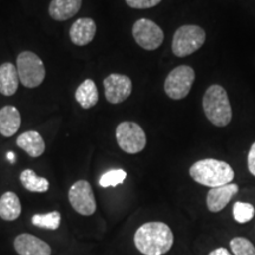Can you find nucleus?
Returning <instances> with one entry per match:
<instances>
[{"mask_svg": "<svg viewBox=\"0 0 255 255\" xmlns=\"http://www.w3.org/2000/svg\"><path fill=\"white\" fill-rule=\"evenodd\" d=\"M133 242L142 254L163 255L173 247L174 234L163 222H146L136 231Z\"/></svg>", "mask_w": 255, "mask_h": 255, "instance_id": "1", "label": "nucleus"}, {"mask_svg": "<svg viewBox=\"0 0 255 255\" xmlns=\"http://www.w3.org/2000/svg\"><path fill=\"white\" fill-rule=\"evenodd\" d=\"M189 175L194 181L202 186L216 188L229 184L235 174L227 162L215 158L200 159L191 165Z\"/></svg>", "mask_w": 255, "mask_h": 255, "instance_id": "2", "label": "nucleus"}, {"mask_svg": "<svg viewBox=\"0 0 255 255\" xmlns=\"http://www.w3.org/2000/svg\"><path fill=\"white\" fill-rule=\"evenodd\" d=\"M203 111L207 120L213 126L227 127L233 119L232 105L225 88L219 84H213L207 89L202 100Z\"/></svg>", "mask_w": 255, "mask_h": 255, "instance_id": "3", "label": "nucleus"}, {"mask_svg": "<svg viewBox=\"0 0 255 255\" xmlns=\"http://www.w3.org/2000/svg\"><path fill=\"white\" fill-rule=\"evenodd\" d=\"M206 41V32L197 25H183L178 27L173 37L171 50L176 57L193 55L202 47Z\"/></svg>", "mask_w": 255, "mask_h": 255, "instance_id": "4", "label": "nucleus"}, {"mask_svg": "<svg viewBox=\"0 0 255 255\" xmlns=\"http://www.w3.org/2000/svg\"><path fill=\"white\" fill-rule=\"evenodd\" d=\"M17 70L20 83L26 88L39 87L45 78L43 60L31 51H24L18 56Z\"/></svg>", "mask_w": 255, "mask_h": 255, "instance_id": "5", "label": "nucleus"}, {"mask_svg": "<svg viewBox=\"0 0 255 255\" xmlns=\"http://www.w3.org/2000/svg\"><path fill=\"white\" fill-rule=\"evenodd\" d=\"M195 82V71L188 65H180L169 72L164 82V91L169 98L180 101L186 98Z\"/></svg>", "mask_w": 255, "mask_h": 255, "instance_id": "6", "label": "nucleus"}, {"mask_svg": "<svg viewBox=\"0 0 255 255\" xmlns=\"http://www.w3.org/2000/svg\"><path fill=\"white\" fill-rule=\"evenodd\" d=\"M116 139L120 148L128 154H138L146 145L144 130L135 122H122L116 129Z\"/></svg>", "mask_w": 255, "mask_h": 255, "instance_id": "7", "label": "nucleus"}, {"mask_svg": "<svg viewBox=\"0 0 255 255\" xmlns=\"http://www.w3.org/2000/svg\"><path fill=\"white\" fill-rule=\"evenodd\" d=\"M133 39L142 49L148 51L157 50L164 40L162 28L150 19H138L132 26Z\"/></svg>", "mask_w": 255, "mask_h": 255, "instance_id": "8", "label": "nucleus"}, {"mask_svg": "<svg viewBox=\"0 0 255 255\" xmlns=\"http://www.w3.org/2000/svg\"><path fill=\"white\" fill-rule=\"evenodd\" d=\"M69 201L78 214L90 216L96 212V200L90 183L79 180L73 183L69 190Z\"/></svg>", "mask_w": 255, "mask_h": 255, "instance_id": "9", "label": "nucleus"}, {"mask_svg": "<svg viewBox=\"0 0 255 255\" xmlns=\"http://www.w3.org/2000/svg\"><path fill=\"white\" fill-rule=\"evenodd\" d=\"M104 94L111 104L122 103L131 95L132 82L128 76L121 73H111L104 79Z\"/></svg>", "mask_w": 255, "mask_h": 255, "instance_id": "10", "label": "nucleus"}, {"mask_svg": "<svg viewBox=\"0 0 255 255\" xmlns=\"http://www.w3.org/2000/svg\"><path fill=\"white\" fill-rule=\"evenodd\" d=\"M239 191V186L234 183L226 184V186L210 188L207 194V208L209 212L218 213L225 208L226 206L231 202L233 196L237 195Z\"/></svg>", "mask_w": 255, "mask_h": 255, "instance_id": "11", "label": "nucleus"}, {"mask_svg": "<svg viewBox=\"0 0 255 255\" xmlns=\"http://www.w3.org/2000/svg\"><path fill=\"white\" fill-rule=\"evenodd\" d=\"M14 250L19 255H51V247L45 241L25 233L15 238Z\"/></svg>", "mask_w": 255, "mask_h": 255, "instance_id": "12", "label": "nucleus"}, {"mask_svg": "<svg viewBox=\"0 0 255 255\" xmlns=\"http://www.w3.org/2000/svg\"><path fill=\"white\" fill-rule=\"evenodd\" d=\"M96 23L91 18H79L70 28V39L75 45L85 46L94 40Z\"/></svg>", "mask_w": 255, "mask_h": 255, "instance_id": "13", "label": "nucleus"}, {"mask_svg": "<svg viewBox=\"0 0 255 255\" xmlns=\"http://www.w3.org/2000/svg\"><path fill=\"white\" fill-rule=\"evenodd\" d=\"M82 7V0H52L49 6L51 18L65 21L77 14Z\"/></svg>", "mask_w": 255, "mask_h": 255, "instance_id": "14", "label": "nucleus"}, {"mask_svg": "<svg viewBox=\"0 0 255 255\" xmlns=\"http://www.w3.org/2000/svg\"><path fill=\"white\" fill-rule=\"evenodd\" d=\"M17 145L30 157H39L45 151V142L39 132L30 130L21 133L17 138Z\"/></svg>", "mask_w": 255, "mask_h": 255, "instance_id": "15", "label": "nucleus"}, {"mask_svg": "<svg viewBox=\"0 0 255 255\" xmlns=\"http://www.w3.org/2000/svg\"><path fill=\"white\" fill-rule=\"evenodd\" d=\"M21 124V116L19 110L12 105L0 109V133L4 137L15 135Z\"/></svg>", "mask_w": 255, "mask_h": 255, "instance_id": "16", "label": "nucleus"}, {"mask_svg": "<svg viewBox=\"0 0 255 255\" xmlns=\"http://www.w3.org/2000/svg\"><path fill=\"white\" fill-rule=\"evenodd\" d=\"M19 79L18 70L12 63H4L0 65V94L12 96L18 90Z\"/></svg>", "mask_w": 255, "mask_h": 255, "instance_id": "17", "label": "nucleus"}, {"mask_svg": "<svg viewBox=\"0 0 255 255\" xmlns=\"http://www.w3.org/2000/svg\"><path fill=\"white\" fill-rule=\"evenodd\" d=\"M21 214V203L13 191H6L0 197V218L5 221H14Z\"/></svg>", "mask_w": 255, "mask_h": 255, "instance_id": "18", "label": "nucleus"}, {"mask_svg": "<svg viewBox=\"0 0 255 255\" xmlns=\"http://www.w3.org/2000/svg\"><path fill=\"white\" fill-rule=\"evenodd\" d=\"M75 97L83 109H90L95 107L100 98L95 82L92 79H87L83 82L76 90Z\"/></svg>", "mask_w": 255, "mask_h": 255, "instance_id": "19", "label": "nucleus"}, {"mask_svg": "<svg viewBox=\"0 0 255 255\" xmlns=\"http://www.w3.org/2000/svg\"><path fill=\"white\" fill-rule=\"evenodd\" d=\"M20 182L25 189L32 193H45L49 190L50 183L45 177H40L31 169H25L20 174Z\"/></svg>", "mask_w": 255, "mask_h": 255, "instance_id": "20", "label": "nucleus"}, {"mask_svg": "<svg viewBox=\"0 0 255 255\" xmlns=\"http://www.w3.org/2000/svg\"><path fill=\"white\" fill-rule=\"evenodd\" d=\"M62 215L59 212H51L47 214H36L32 216V223L39 228L56 231L59 228Z\"/></svg>", "mask_w": 255, "mask_h": 255, "instance_id": "21", "label": "nucleus"}, {"mask_svg": "<svg viewBox=\"0 0 255 255\" xmlns=\"http://www.w3.org/2000/svg\"><path fill=\"white\" fill-rule=\"evenodd\" d=\"M255 214L254 207L251 205V203L247 202H238L234 203L233 206V216H234V220L239 223H246L251 221L253 219Z\"/></svg>", "mask_w": 255, "mask_h": 255, "instance_id": "22", "label": "nucleus"}, {"mask_svg": "<svg viewBox=\"0 0 255 255\" xmlns=\"http://www.w3.org/2000/svg\"><path fill=\"white\" fill-rule=\"evenodd\" d=\"M127 178V173L123 169H113L102 175L100 178V186L103 188L116 187L122 184Z\"/></svg>", "mask_w": 255, "mask_h": 255, "instance_id": "23", "label": "nucleus"}, {"mask_svg": "<svg viewBox=\"0 0 255 255\" xmlns=\"http://www.w3.org/2000/svg\"><path fill=\"white\" fill-rule=\"evenodd\" d=\"M229 246L234 255H255L254 245L246 238H233L229 242Z\"/></svg>", "mask_w": 255, "mask_h": 255, "instance_id": "24", "label": "nucleus"}, {"mask_svg": "<svg viewBox=\"0 0 255 255\" xmlns=\"http://www.w3.org/2000/svg\"><path fill=\"white\" fill-rule=\"evenodd\" d=\"M162 0H126L127 5L131 8L145 9L157 6Z\"/></svg>", "mask_w": 255, "mask_h": 255, "instance_id": "25", "label": "nucleus"}, {"mask_svg": "<svg viewBox=\"0 0 255 255\" xmlns=\"http://www.w3.org/2000/svg\"><path fill=\"white\" fill-rule=\"evenodd\" d=\"M247 165L250 173L255 176V142L252 144L250 151H248V157H247Z\"/></svg>", "mask_w": 255, "mask_h": 255, "instance_id": "26", "label": "nucleus"}, {"mask_svg": "<svg viewBox=\"0 0 255 255\" xmlns=\"http://www.w3.org/2000/svg\"><path fill=\"white\" fill-rule=\"evenodd\" d=\"M208 255H233V254L229 253V252L226 250V248L219 247V248H216V250L210 252Z\"/></svg>", "mask_w": 255, "mask_h": 255, "instance_id": "27", "label": "nucleus"}, {"mask_svg": "<svg viewBox=\"0 0 255 255\" xmlns=\"http://www.w3.org/2000/svg\"><path fill=\"white\" fill-rule=\"evenodd\" d=\"M7 159L9 161V163H14V162H15V154L13 151H8L7 152Z\"/></svg>", "mask_w": 255, "mask_h": 255, "instance_id": "28", "label": "nucleus"}]
</instances>
